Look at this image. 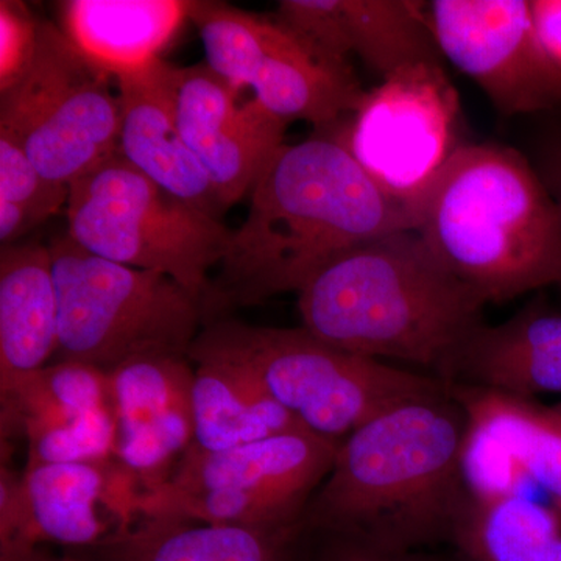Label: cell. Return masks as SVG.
<instances>
[{
	"label": "cell",
	"mask_w": 561,
	"mask_h": 561,
	"mask_svg": "<svg viewBox=\"0 0 561 561\" xmlns=\"http://www.w3.org/2000/svg\"><path fill=\"white\" fill-rule=\"evenodd\" d=\"M249 195V214L232 231L205 313L220 302L251 306L298 294L345 251L415 224L334 133L284 144Z\"/></svg>",
	"instance_id": "cell-1"
},
{
	"label": "cell",
	"mask_w": 561,
	"mask_h": 561,
	"mask_svg": "<svg viewBox=\"0 0 561 561\" xmlns=\"http://www.w3.org/2000/svg\"><path fill=\"white\" fill-rule=\"evenodd\" d=\"M465 430L451 387L368 421L339 445L302 515L306 530L390 551L451 540L470 496L461 472Z\"/></svg>",
	"instance_id": "cell-2"
},
{
	"label": "cell",
	"mask_w": 561,
	"mask_h": 561,
	"mask_svg": "<svg viewBox=\"0 0 561 561\" xmlns=\"http://www.w3.org/2000/svg\"><path fill=\"white\" fill-rule=\"evenodd\" d=\"M301 328L335 348L419 365L448 383L485 302L413 228L354 247L298 291Z\"/></svg>",
	"instance_id": "cell-3"
},
{
	"label": "cell",
	"mask_w": 561,
	"mask_h": 561,
	"mask_svg": "<svg viewBox=\"0 0 561 561\" xmlns=\"http://www.w3.org/2000/svg\"><path fill=\"white\" fill-rule=\"evenodd\" d=\"M413 230L483 302L561 284V214L534 164L463 144L415 209Z\"/></svg>",
	"instance_id": "cell-4"
},
{
	"label": "cell",
	"mask_w": 561,
	"mask_h": 561,
	"mask_svg": "<svg viewBox=\"0 0 561 561\" xmlns=\"http://www.w3.org/2000/svg\"><path fill=\"white\" fill-rule=\"evenodd\" d=\"M191 351L242 365L302 430L337 443L404 402L449 389V383L435 376L335 348L305 328L214 320Z\"/></svg>",
	"instance_id": "cell-5"
},
{
	"label": "cell",
	"mask_w": 561,
	"mask_h": 561,
	"mask_svg": "<svg viewBox=\"0 0 561 561\" xmlns=\"http://www.w3.org/2000/svg\"><path fill=\"white\" fill-rule=\"evenodd\" d=\"M58 301V360L103 371L153 354L190 357L206 313L176 280L81 249L68 232L49 245Z\"/></svg>",
	"instance_id": "cell-6"
},
{
	"label": "cell",
	"mask_w": 561,
	"mask_h": 561,
	"mask_svg": "<svg viewBox=\"0 0 561 561\" xmlns=\"http://www.w3.org/2000/svg\"><path fill=\"white\" fill-rule=\"evenodd\" d=\"M68 234L103 260L162 273L203 302L232 231L154 184L121 153L69 186Z\"/></svg>",
	"instance_id": "cell-7"
},
{
	"label": "cell",
	"mask_w": 561,
	"mask_h": 561,
	"mask_svg": "<svg viewBox=\"0 0 561 561\" xmlns=\"http://www.w3.org/2000/svg\"><path fill=\"white\" fill-rule=\"evenodd\" d=\"M49 21H39L31 65L0 91V130L9 131L47 180L70 186L119 153L121 99Z\"/></svg>",
	"instance_id": "cell-8"
},
{
	"label": "cell",
	"mask_w": 561,
	"mask_h": 561,
	"mask_svg": "<svg viewBox=\"0 0 561 561\" xmlns=\"http://www.w3.org/2000/svg\"><path fill=\"white\" fill-rule=\"evenodd\" d=\"M334 135L387 195L412 210L460 140V102L443 65L398 70L365 92ZM415 225V224H413Z\"/></svg>",
	"instance_id": "cell-9"
},
{
	"label": "cell",
	"mask_w": 561,
	"mask_h": 561,
	"mask_svg": "<svg viewBox=\"0 0 561 561\" xmlns=\"http://www.w3.org/2000/svg\"><path fill=\"white\" fill-rule=\"evenodd\" d=\"M341 443L291 430L224 451L191 446L162 489L198 493V516L217 526L276 529L302 523Z\"/></svg>",
	"instance_id": "cell-10"
},
{
	"label": "cell",
	"mask_w": 561,
	"mask_h": 561,
	"mask_svg": "<svg viewBox=\"0 0 561 561\" xmlns=\"http://www.w3.org/2000/svg\"><path fill=\"white\" fill-rule=\"evenodd\" d=\"M427 21L443 58L505 116L561 106V77L542 49L530 0H434Z\"/></svg>",
	"instance_id": "cell-11"
},
{
	"label": "cell",
	"mask_w": 561,
	"mask_h": 561,
	"mask_svg": "<svg viewBox=\"0 0 561 561\" xmlns=\"http://www.w3.org/2000/svg\"><path fill=\"white\" fill-rule=\"evenodd\" d=\"M173 102L181 135L208 173L221 205L249 195L261 172L284 146L287 122L256 98L241 101L232 87L206 66H173Z\"/></svg>",
	"instance_id": "cell-12"
},
{
	"label": "cell",
	"mask_w": 561,
	"mask_h": 561,
	"mask_svg": "<svg viewBox=\"0 0 561 561\" xmlns=\"http://www.w3.org/2000/svg\"><path fill=\"white\" fill-rule=\"evenodd\" d=\"M108 373L114 457L144 490L160 485L194 443L190 357L153 354Z\"/></svg>",
	"instance_id": "cell-13"
},
{
	"label": "cell",
	"mask_w": 561,
	"mask_h": 561,
	"mask_svg": "<svg viewBox=\"0 0 561 561\" xmlns=\"http://www.w3.org/2000/svg\"><path fill=\"white\" fill-rule=\"evenodd\" d=\"M135 479L111 460L27 465L21 476L25 548L35 556L41 541L101 545L113 534L111 524L127 529L142 494Z\"/></svg>",
	"instance_id": "cell-14"
},
{
	"label": "cell",
	"mask_w": 561,
	"mask_h": 561,
	"mask_svg": "<svg viewBox=\"0 0 561 561\" xmlns=\"http://www.w3.org/2000/svg\"><path fill=\"white\" fill-rule=\"evenodd\" d=\"M172 73L173 65L161 58L150 68L116 80L119 153L169 194L220 219L227 208L176 122Z\"/></svg>",
	"instance_id": "cell-15"
},
{
	"label": "cell",
	"mask_w": 561,
	"mask_h": 561,
	"mask_svg": "<svg viewBox=\"0 0 561 561\" xmlns=\"http://www.w3.org/2000/svg\"><path fill=\"white\" fill-rule=\"evenodd\" d=\"M251 55L249 90L280 121L311 122L328 128L357 108L365 91L350 65L309 49L275 18L262 16Z\"/></svg>",
	"instance_id": "cell-16"
},
{
	"label": "cell",
	"mask_w": 561,
	"mask_h": 561,
	"mask_svg": "<svg viewBox=\"0 0 561 561\" xmlns=\"http://www.w3.org/2000/svg\"><path fill=\"white\" fill-rule=\"evenodd\" d=\"M448 383L524 400L561 394V312L529 306L496 327L483 323L454 360Z\"/></svg>",
	"instance_id": "cell-17"
},
{
	"label": "cell",
	"mask_w": 561,
	"mask_h": 561,
	"mask_svg": "<svg viewBox=\"0 0 561 561\" xmlns=\"http://www.w3.org/2000/svg\"><path fill=\"white\" fill-rule=\"evenodd\" d=\"M58 348V301L49 245L0 250V393L9 397Z\"/></svg>",
	"instance_id": "cell-18"
},
{
	"label": "cell",
	"mask_w": 561,
	"mask_h": 561,
	"mask_svg": "<svg viewBox=\"0 0 561 561\" xmlns=\"http://www.w3.org/2000/svg\"><path fill=\"white\" fill-rule=\"evenodd\" d=\"M184 0H69L61 31L114 80L150 68L190 14Z\"/></svg>",
	"instance_id": "cell-19"
},
{
	"label": "cell",
	"mask_w": 561,
	"mask_h": 561,
	"mask_svg": "<svg viewBox=\"0 0 561 561\" xmlns=\"http://www.w3.org/2000/svg\"><path fill=\"white\" fill-rule=\"evenodd\" d=\"M190 359L195 362L191 393L194 448L224 451L302 430L242 365L203 351H190Z\"/></svg>",
	"instance_id": "cell-20"
},
{
	"label": "cell",
	"mask_w": 561,
	"mask_h": 561,
	"mask_svg": "<svg viewBox=\"0 0 561 561\" xmlns=\"http://www.w3.org/2000/svg\"><path fill=\"white\" fill-rule=\"evenodd\" d=\"M305 523L276 529L140 516L105 541L110 561H287Z\"/></svg>",
	"instance_id": "cell-21"
},
{
	"label": "cell",
	"mask_w": 561,
	"mask_h": 561,
	"mask_svg": "<svg viewBox=\"0 0 561 561\" xmlns=\"http://www.w3.org/2000/svg\"><path fill=\"white\" fill-rule=\"evenodd\" d=\"M451 391L467 419L485 427L561 513V419L553 408L461 383Z\"/></svg>",
	"instance_id": "cell-22"
},
{
	"label": "cell",
	"mask_w": 561,
	"mask_h": 561,
	"mask_svg": "<svg viewBox=\"0 0 561 561\" xmlns=\"http://www.w3.org/2000/svg\"><path fill=\"white\" fill-rule=\"evenodd\" d=\"M449 542L461 561H561V513L523 494L468 496Z\"/></svg>",
	"instance_id": "cell-23"
},
{
	"label": "cell",
	"mask_w": 561,
	"mask_h": 561,
	"mask_svg": "<svg viewBox=\"0 0 561 561\" xmlns=\"http://www.w3.org/2000/svg\"><path fill=\"white\" fill-rule=\"evenodd\" d=\"M343 39L381 79L419 65H442L426 3L409 0H342Z\"/></svg>",
	"instance_id": "cell-24"
},
{
	"label": "cell",
	"mask_w": 561,
	"mask_h": 561,
	"mask_svg": "<svg viewBox=\"0 0 561 561\" xmlns=\"http://www.w3.org/2000/svg\"><path fill=\"white\" fill-rule=\"evenodd\" d=\"M69 187L47 180L9 131L0 130V242L22 236L68 205Z\"/></svg>",
	"instance_id": "cell-25"
},
{
	"label": "cell",
	"mask_w": 561,
	"mask_h": 561,
	"mask_svg": "<svg viewBox=\"0 0 561 561\" xmlns=\"http://www.w3.org/2000/svg\"><path fill=\"white\" fill-rule=\"evenodd\" d=\"M39 21L25 3L0 2V91L20 80L31 65L38 41Z\"/></svg>",
	"instance_id": "cell-26"
},
{
	"label": "cell",
	"mask_w": 561,
	"mask_h": 561,
	"mask_svg": "<svg viewBox=\"0 0 561 561\" xmlns=\"http://www.w3.org/2000/svg\"><path fill=\"white\" fill-rule=\"evenodd\" d=\"M319 561H431L420 552L390 551L356 538L331 535Z\"/></svg>",
	"instance_id": "cell-27"
},
{
	"label": "cell",
	"mask_w": 561,
	"mask_h": 561,
	"mask_svg": "<svg viewBox=\"0 0 561 561\" xmlns=\"http://www.w3.org/2000/svg\"><path fill=\"white\" fill-rule=\"evenodd\" d=\"M538 38L561 77V0H530Z\"/></svg>",
	"instance_id": "cell-28"
},
{
	"label": "cell",
	"mask_w": 561,
	"mask_h": 561,
	"mask_svg": "<svg viewBox=\"0 0 561 561\" xmlns=\"http://www.w3.org/2000/svg\"><path fill=\"white\" fill-rule=\"evenodd\" d=\"M534 168L561 214V117L542 138Z\"/></svg>",
	"instance_id": "cell-29"
},
{
	"label": "cell",
	"mask_w": 561,
	"mask_h": 561,
	"mask_svg": "<svg viewBox=\"0 0 561 561\" xmlns=\"http://www.w3.org/2000/svg\"><path fill=\"white\" fill-rule=\"evenodd\" d=\"M31 561H88V560H77V559H41V557H33V559ZM105 561H110V560H105Z\"/></svg>",
	"instance_id": "cell-30"
},
{
	"label": "cell",
	"mask_w": 561,
	"mask_h": 561,
	"mask_svg": "<svg viewBox=\"0 0 561 561\" xmlns=\"http://www.w3.org/2000/svg\"><path fill=\"white\" fill-rule=\"evenodd\" d=\"M552 408H553V411L557 412V415H559L561 419V401L559 402V404L552 405Z\"/></svg>",
	"instance_id": "cell-31"
}]
</instances>
